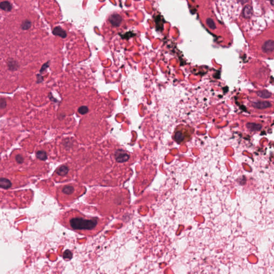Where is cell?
Instances as JSON below:
<instances>
[{"label": "cell", "instance_id": "6da1fadb", "mask_svg": "<svg viewBox=\"0 0 274 274\" xmlns=\"http://www.w3.org/2000/svg\"><path fill=\"white\" fill-rule=\"evenodd\" d=\"M60 222L68 229L86 236H96L105 225L102 219L86 216L76 211L64 213L60 219Z\"/></svg>", "mask_w": 274, "mask_h": 274}, {"label": "cell", "instance_id": "7a4b0ae2", "mask_svg": "<svg viewBox=\"0 0 274 274\" xmlns=\"http://www.w3.org/2000/svg\"><path fill=\"white\" fill-rule=\"evenodd\" d=\"M194 129L192 127L184 125L177 126L173 133V139L179 144H184L192 139Z\"/></svg>", "mask_w": 274, "mask_h": 274}, {"label": "cell", "instance_id": "3957f363", "mask_svg": "<svg viewBox=\"0 0 274 274\" xmlns=\"http://www.w3.org/2000/svg\"><path fill=\"white\" fill-rule=\"evenodd\" d=\"M251 105L254 108L258 110H265L270 108L272 106V104L270 102L266 101L253 102L251 103Z\"/></svg>", "mask_w": 274, "mask_h": 274}, {"label": "cell", "instance_id": "277c9868", "mask_svg": "<svg viewBox=\"0 0 274 274\" xmlns=\"http://www.w3.org/2000/svg\"><path fill=\"white\" fill-rule=\"evenodd\" d=\"M262 51L266 54H270L274 51V40H268L263 43L262 47Z\"/></svg>", "mask_w": 274, "mask_h": 274}, {"label": "cell", "instance_id": "5b68a950", "mask_svg": "<svg viewBox=\"0 0 274 274\" xmlns=\"http://www.w3.org/2000/svg\"><path fill=\"white\" fill-rule=\"evenodd\" d=\"M247 130L251 132H257L260 131L262 128V125L260 124L254 122H248L245 125Z\"/></svg>", "mask_w": 274, "mask_h": 274}, {"label": "cell", "instance_id": "8992f818", "mask_svg": "<svg viewBox=\"0 0 274 274\" xmlns=\"http://www.w3.org/2000/svg\"><path fill=\"white\" fill-rule=\"evenodd\" d=\"M109 20L112 26H118L121 24L122 18L118 14H112L110 16Z\"/></svg>", "mask_w": 274, "mask_h": 274}, {"label": "cell", "instance_id": "52a82bcc", "mask_svg": "<svg viewBox=\"0 0 274 274\" xmlns=\"http://www.w3.org/2000/svg\"><path fill=\"white\" fill-rule=\"evenodd\" d=\"M62 192L64 195H70L74 192V187L73 185H66L62 188Z\"/></svg>", "mask_w": 274, "mask_h": 274}, {"label": "cell", "instance_id": "ba28073f", "mask_svg": "<svg viewBox=\"0 0 274 274\" xmlns=\"http://www.w3.org/2000/svg\"><path fill=\"white\" fill-rule=\"evenodd\" d=\"M52 33L55 36H59L62 38H65L66 36V31L63 30L62 28L59 26L54 28V30L52 31Z\"/></svg>", "mask_w": 274, "mask_h": 274}, {"label": "cell", "instance_id": "9c48e42d", "mask_svg": "<svg viewBox=\"0 0 274 274\" xmlns=\"http://www.w3.org/2000/svg\"><path fill=\"white\" fill-rule=\"evenodd\" d=\"M252 7L249 5H246L244 7L243 9V16L245 18H249L252 15Z\"/></svg>", "mask_w": 274, "mask_h": 274}, {"label": "cell", "instance_id": "30bf717a", "mask_svg": "<svg viewBox=\"0 0 274 274\" xmlns=\"http://www.w3.org/2000/svg\"><path fill=\"white\" fill-rule=\"evenodd\" d=\"M256 93L257 96L262 99H268L271 96V93L267 90H259Z\"/></svg>", "mask_w": 274, "mask_h": 274}, {"label": "cell", "instance_id": "8fae6325", "mask_svg": "<svg viewBox=\"0 0 274 274\" xmlns=\"http://www.w3.org/2000/svg\"><path fill=\"white\" fill-rule=\"evenodd\" d=\"M0 7L4 11H10L12 9V5L8 1H3L0 3Z\"/></svg>", "mask_w": 274, "mask_h": 274}, {"label": "cell", "instance_id": "7c38bea8", "mask_svg": "<svg viewBox=\"0 0 274 274\" xmlns=\"http://www.w3.org/2000/svg\"><path fill=\"white\" fill-rule=\"evenodd\" d=\"M11 186V182L6 178H1V187L3 189H8Z\"/></svg>", "mask_w": 274, "mask_h": 274}, {"label": "cell", "instance_id": "4fadbf2b", "mask_svg": "<svg viewBox=\"0 0 274 274\" xmlns=\"http://www.w3.org/2000/svg\"><path fill=\"white\" fill-rule=\"evenodd\" d=\"M68 168L66 166H65V165H63V166L59 168V169H58L57 171H56V173H57L58 175L62 176L66 175L67 174V173H68Z\"/></svg>", "mask_w": 274, "mask_h": 274}, {"label": "cell", "instance_id": "5bb4252c", "mask_svg": "<svg viewBox=\"0 0 274 274\" xmlns=\"http://www.w3.org/2000/svg\"><path fill=\"white\" fill-rule=\"evenodd\" d=\"M36 157L41 160H45L47 159V154L45 152L40 151L36 153Z\"/></svg>", "mask_w": 274, "mask_h": 274}, {"label": "cell", "instance_id": "9a60e30c", "mask_svg": "<svg viewBox=\"0 0 274 274\" xmlns=\"http://www.w3.org/2000/svg\"><path fill=\"white\" fill-rule=\"evenodd\" d=\"M31 26V22L28 20H26L23 22L21 27H22V29L23 30H28V28H30Z\"/></svg>", "mask_w": 274, "mask_h": 274}, {"label": "cell", "instance_id": "2e32d148", "mask_svg": "<svg viewBox=\"0 0 274 274\" xmlns=\"http://www.w3.org/2000/svg\"><path fill=\"white\" fill-rule=\"evenodd\" d=\"M88 108L86 106H82V107H79L78 108V111L79 113L81 115H85L87 113L88 111Z\"/></svg>", "mask_w": 274, "mask_h": 274}, {"label": "cell", "instance_id": "e0dca14e", "mask_svg": "<svg viewBox=\"0 0 274 274\" xmlns=\"http://www.w3.org/2000/svg\"><path fill=\"white\" fill-rule=\"evenodd\" d=\"M72 253L68 251V250H67L64 253V254H63V258L64 259L66 260H70L72 258Z\"/></svg>", "mask_w": 274, "mask_h": 274}, {"label": "cell", "instance_id": "ac0fdd59", "mask_svg": "<svg viewBox=\"0 0 274 274\" xmlns=\"http://www.w3.org/2000/svg\"><path fill=\"white\" fill-rule=\"evenodd\" d=\"M3 104L6 106V102L5 100H4L3 98L1 99V108H3Z\"/></svg>", "mask_w": 274, "mask_h": 274}]
</instances>
